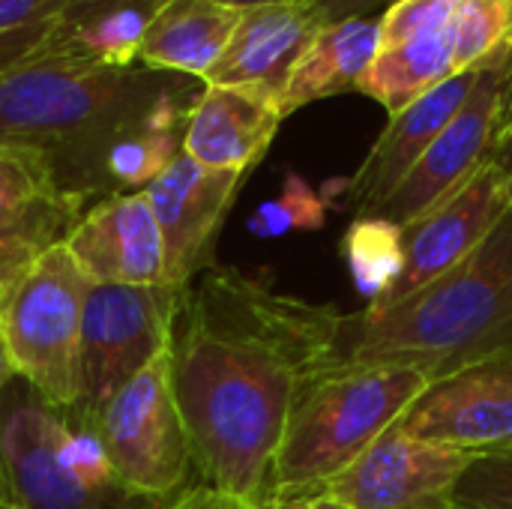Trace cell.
<instances>
[{"label":"cell","mask_w":512,"mask_h":509,"mask_svg":"<svg viewBox=\"0 0 512 509\" xmlns=\"http://www.w3.org/2000/svg\"><path fill=\"white\" fill-rule=\"evenodd\" d=\"M345 315L288 297L237 270H207L183 291L171 336V381L192 465L207 486L255 507L300 390L342 363Z\"/></svg>","instance_id":"cell-1"},{"label":"cell","mask_w":512,"mask_h":509,"mask_svg":"<svg viewBox=\"0 0 512 509\" xmlns=\"http://www.w3.org/2000/svg\"><path fill=\"white\" fill-rule=\"evenodd\" d=\"M495 354H512V207L447 276L342 327V363L405 366L429 381Z\"/></svg>","instance_id":"cell-2"},{"label":"cell","mask_w":512,"mask_h":509,"mask_svg":"<svg viewBox=\"0 0 512 509\" xmlns=\"http://www.w3.org/2000/svg\"><path fill=\"white\" fill-rule=\"evenodd\" d=\"M426 387L429 378L405 366L336 363L312 378L291 408L267 504L327 486L393 429Z\"/></svg>","instance_id":"cell-3"},{"label":"cell","mask_w":512,"mask_h":509,"mask_svg":"<svg viewBox=\"0 0 512 509\" xmlns=\"http://www.w3.org/2000/svg\"><path fill=\"white\" fill-rule=\"evenodd\" d=\"M159 87L150 69L33 54L0 72V144L39 150L60 174Z\"/></svg>","instance_id":"cell-4"},{"label":"cell","mask_w":512,"mask_h":509,"mask_svg":"<svg viewBox=\"0 0 512 509\" xmlns=\"http://www.w3.org/2000/svg\"><path fill=\"white\" fill-rule=\"evenodd\" d=\"M0 450L21 509H141L156 501L123 489L96 432L30 387L0 414Z\"/></svg>","instance_id":"cell-5"},{"label":"cell","mask_w":512,"mask_h":509,"mask_svg":"<svg viewBox=\"0 0 512 509\" xmlns=\"http://www.w3.org/2000/svg\"><path fill=\"white\" fill-rule=\"evenodd\" d=\"M93 282L63 243L39 252L0 309V339L15 375L51 408L81 405V321Z\"/></svg>","instance_id":"cell-6"},{"label":"cell","mask_w":512,"mask_h":509,"mask_svg":"<svg viewBox=\"0 0 512 509\" xmlns=\"http://www.w3.org/2000/svg\"><path fill=\"white\" fill-rule=\"evenodd\" d=\"M123 489L174 498L192 468V447L171 381V348L141 369L87 423Z\"/></svg>","instance_id":"cell-7"},{"label":"cell","mask_w":512,"mask_h":509,"mask_svg":"<svg viewBox=\"0 0 512 509\" xmlns=\"http://www.w3.org/2000/svg\"><path fill=\"white\" fill-rule=\"evenodd\" d=\"M183 291L168 285H93L81 321V405L90 423L141 369L171 348Z\"/></svg>","instance_id":"cell-8"},{"label":"cell","mask_w":512,"mask_h":509,"mask_svg":"<svg viewBox=\"0 0 512 509\" xmlns=\"http://www.w3.org/2000/svg\"><path fill=\"white\" fill-rule=\"evenodd\" d=\"M512 93V51L480 69L477 84L456 117L396 186L387 204L375 213L399 228H408L441 201L456 195L489 162H495L498 141L507 123Z\"/></svg>","instance_id":"cell-9"},{"label":"cell","mask_w":512,"mask_h":509,"mask_svg":"<svg viewBox=\"0 0 512 509\" xmlns=\"http://www.w3.org/2000/svg\"><path fill=\"white\" fill-rule=\"evenodd\" d=\"M474 456L411 438L393 426L318 492L351 509H459L456 486Z\"/></svg>","instance_id":"cell-10"},{"label":"cell","mask_w":512,"mask_h":509,"mask_svg":"<svg viewBox=\"0 0 512 509\" xmlns=\"http://www.w3.org/2000/svg\"><path fill=\"white\" fill-rule=\"evenodd\" d=\"M396 429L468 453L512 447V354H495L429 381Z\"/></svg>","instance_id":"cell-11"},{"label":"cell","mask_w":512,"mask_h":509,"mask_svg":"<svg viewBox=\"0 0 512 509\" xmlns=\"http://www.w3.org/2000/svg\"><path fill=\"white\" fill-rule=\"evenodd\" d=\"M510 207L507 171L498 162H489L456 195H450L435 210L402 228L405 270L393 291L378 306H369V312L396 306L432 285L435 279L447 276L492 234V228L504 219Z\"/></svg>","instance_id":"cell-12"},{"label":"cell","mask_w":512,"mask_h":509,"mask_svg":"<svg viewBox=\"0 0 512 509\" xmlns=\"http://www.w3.org/2000/svg\"><path fill=\"white\" fill-rule=\"evenodd\" d=\"M243 177L246 174L240 171H216L180 153L156 180L141 189L162 234L168 288L186 291L192 285L210 258V243L228 207L234 204Z\"/></svg>","instance_id":"cell-13"},{"label":"cell","mask_w":512,"mask_h":509,"mask_svg":"<svg viewBox=\"0 0 512 509\" xmlns=\"http://www.w3.org/2000/svg\"><path fill=\"white\" fill-rule=\"evenodd\" d=\"M63 246L93 285H165V252L144 192L105 195L78 216Z\"/></svg>","instance_id":"cell-14"},{"label":"cell","mask_w":512,"mask_h":509,"mask_svg":"<svg viewBox=\"0 0 512 509\" xmlns=\"http://www.w3.org/2000/svg\"><path fill=\"white\" fill-rule=\"evenodd\" d=\"M477 75L480 69L459 72L390 117L387 129L378 135L357 174L351 180H342V195L354 216H375L387 204L396 186L408 177V171L465 105L477 84Z\"/></svg>","instance_id":"cell-15"},{"label":"cell","mask_w":512,"mask_h":509,"mask_svg":"<svg viewBox=\"0 0 512 509\" xmlns=\"http://www.w3.org/2000/svg\"><path fill=\"white\" fill-rule=\"evenodd\" d=\"M324 27L315 0H279L240 9L237 30L204 84L255 87L282 99L291 69Z\"/></svg>","instance_id":"cell-16"},{"label":"cell","mask_w":512,"mask_h":509,"mask_svg":"<svg viewBox=\"0 0 512 509\" xmlns=\"http://www.w3.org/2000/svg\"><path fill=\"white\" fill-rule=\"evenodd\" d=\"M279 99L255 87L204 84L183 135V153L216 171L249 174L270 150L279 123Z\"/></svg>","instance_id":"cell-17"},{"label":"cell","mask_w":512,"mask_h":509,"mask_svg":"<svg viewBox=\"0 0 512 509\" xmlns=\"http://www.w3.org/2000/svg\"><path fill=\"white\" fill-rule=\"evenodd\" d=\"M81 204L60 186L45 153L0 144V234L48 249L66 240Z\"/></svg>","instance_id":"cell-18"},{"label":"cell","mask_w":512,"mask_h":509,"mask_svg":"<svg viewBox=\"0 0 512 509\" xmlns=\"http://www.w3.org/2000/svg\"><path fill=\"white\" fill-rule=\"evenodd\" d=\"M240 9L219 0H168L150 21L138 63L150 72H174L207 81L222 60Z\"/></svg>","instance_id":"cell-19"},{"label":"cell","mask_w":512,"mask_h":509,"mask_svg":"<svg viewBox=\"0 0 512 509\" xmlns=\"http://www.w3.org/2000/svg\"><path fill=\"white\" fill-rule=\"evenodd\" d=\"M378 48L381 18L354 15L342 21H327L291 69V78L279 99L282 117L294 114L309 102L354 93L360 78L372 66Z\"/></svg>","instance_id":"cell-20"},{"label":"cell","mask_w":512,"mask_h":509,"mask_svg":"<svg viewBox=\"0 0 512 509\" xmlns=\"http://www.w3.org/2000/svg\"><path fill=\"white\" fill-rule=\"evenodd\" d=\"M153 15L156 9L141 3L63 15L48 39L36 48V54L69 57L105 69H135Z\"/></svg>","instance_id":"cell-21"},{"label":"cell","mask_w":512,"mask_h":509,"mask_svg":"<svg viewBox=\"0 0 512 509\" xmlns=\"http://www.w3.org/2000/svg\"><path fill=\"white\" fill-rule=\"evenodd\" d=\"M453 75H459V66H456V33L450 27L435 36L411 39L399 45H381L372 66L360 78L357 93L375 99L393 117Z\"/></svg>","instance_id":"cell-22"},{"label":"cell","mask_w":512,"mask_h":509,"mask_svg":"<svg viewBox=\"0 0 512 509\" xmlns=\"http://www.w3.org/2000/svg\"><path fill=\"white\" fill-rule=\"evenodd\" d=\"M342 258L366 309L378 306L405 270L402 228L384 216H354L342 234Z\"/></svg>","instance_id":"cell-23"},{"label":"cell","mask_w":512,"mask_h":509,"mask_svg":"<svg viewBox=\"0 0 512 509\" xmlns=\"http://www.w3.org/2000/svg\"><path fill=\"white\" fill-rule=\"evenodd\" d=\"M456 66L483 69L512 51V0H456Z\"/></svg>","instance_id":"cell-24"},{"label":"cell","mask_w":512,"mask_h":509,"mask_svg":"<svg viewBox=\"0 0 512 509\" xmlns=\"http://www.w3.org/2000/svg\"><path fill=\"white\" fill-rule=\"evenodd\" d=\"M327 192H318L297 171L285 174L282 192L273 201H264L252 219L249 231L255 237H285L291 231H318L327 222Z\"/></svg>","instance_id":"cell-25"},{"label":"cell","mask_w":512,"mask_h":509,"mask_svg":"<svg viewBox=\"0 0 512 509\" xmlns=\"http://www.w3.org/2000/svg\"><path fill=\"white\" fill-rule=\"evenodd\" d=\"M459 509H512V447L477 453L456 486Z\"/></svg>","instance_id":"cell-26"},{"label":"cell","mask_w":512,"mask_h":509,"mask_svg":"<svg viewBox=\"0 0 512 509\" xmlns=\"http://www.w3.org/2000/svg\"><path fill=\"white\" fill-rule=\"evenodd\" d=\"M456 0H393L381 12V45H399L450 30Z\"/></svg>","instance_id":"cell-27"},{"label":"cell","mask_w":512,"mask_h":509,"mask_svg":"<svg viewBox=\"0 0 512 509\" xmlns=\"http://www.w3.org/2000/svg\"><path fill=\"white\" fill-rule=\"evenodd\" d=\"M69 0H0V39L51 27L63 18Z\"/></svg>","instance_id":"cell-28"},{"label":"cell","mask_w":512,"mask_h":509,"mask_svg":"<svg viewBox=\"0 0 512 509\" xmlns=\"http://www.w3.org/2000/svg\"><path fill=\"white\" fill-rule=\"evenodd\" d=\"M45 249H36L33 243H24V240H15V237H6L0 234V309L12 291V285L18 282V276L27 270V264Z\"/></svg>","instance_id":"cell-29"},{"label":"cell","mask_w":512,"mask_h":509,"mask_svg":"<svg viewBox=\"0 0 512 509\" xmlns=\"http://www.w3.org/2000/svg\"><path fill=\"white\" fill-rule=\"evenodd\" d=\"M165 509H261V507H255V504H249V501H243V498H237V495H231V492H222V489H216V486L201 483V486H192V489H183L180 495H174Z\"/></svg>","instance_id":"cell-30"},{"label":"cell","mask_w":512,"mask_h":509,"mask_svg":"<svg viewBox=\"0 0 512 509\" xmlns=\"http://www.w3.org/2000/svg\"><path fill=\"white\" fill-rule=\"evenodd\" d=\"M393 0H315L324 24L327 21H342L354 15H375L378 9H387Z\"/></svg>","instance_id":"cell-31"},{"label":"cell","mask_w":512,"mask_h":509,"mask_svg":"<svg viewBox=\"0 0 512 509\" xmlns=\"http://www.w3.org/2000/svg\"><path fill=\"white\" fill-rule=\"evenodd\" d=\"M261 509H351V507H345L342 501H336V498H330V495L315 492V495H303V498L273 501V504H267V507H261Z\"/></svg>","instance_id":"cell-32"},{"label":"cell","mask_w":512,"mask_h":509,"mask_svg":"<svg viewBox=\"0 0 512 509\" xmlns=\"http://www.w3.org/2000/svg\"><path fill=\"white\" fill-rule=\"evenodd\" d=\"M120 3H141V6H150L159 12L168 0H69L63 15H81V12H93V9H105V6H120Z\"/></svg>","instance_id":"cell-33"},{"label":"cell","mask_w":512,"mask_h":509,"mask_svg":"<svg viewBox=\"0 0 512 509\" xmlns=\"http://www.w3.org/2000/svg\"><path fill=\"white\" fill-rule=\"evenodd\" d=\"M495 162H498L504 171H510L512 168V93H510V108H507V123H504V132H501V141H498Z\"/></svg>","instance_id":"cell-34"},{"label":"cell","mask_w":512,"mask_h":509,"mask_svg":"<svg viewBox=\"0 0 512 509\" xmlns=\"http://www.w3.org/2000/svg\"><path fill=\"white\" fill-rule=\"evenodd\" d=\"M0 509H21L15 489H12V480H9V471H6V462H3V450H0Z\"/></svg>","instance_id":"cell-35"},{"label":"cell","mask_w":512,"mask_h":509,"mask_svg":"<svg viewBox=\"0 0 512 509\" xmlns=\"http://www.w3.org/2000/svg\"><path fill=\"white\" fill-rule=\"evenodd\" d=\"M15 378V369H12V363H9V354H6V348H3V339H0V393L6 390V384Z\"/></svg>","instance_id":"cell-36"},{"label":"cell","mask_w":512,"mask_h":509,"mask_svg":"<svg viewBox=\"0 0 512 509\" xmlns=\"http://www.w3.org/2000/svg\"><path fill=\"white\" fill-rule=\"evenodd\" d=\"M219 3H228L234 9H249V6H261V3H279V0H219Z\"/></svg>","instance_id":"cell-37"},{"label":"cell","mask_w":512,"mask_h":509,"mask_svg":"<svg viewBox=\"0 0 512 509\" xmlns=\"http://www.w3.org/2000/svg\"><path fill=\"white\" fill-rule=\"evenodd\" d=\"M177 495H180V492H177ZM168 501H171V498H156V501H150L147 507H141V509H165L168 507Z\"/></svg>","instance_id":"cell-38"},{"label":"cell","mask_w":512,"mask_h":509,"mask_svg":"<svg viewBox=\"0 0 512 509\" xmlns=\"http://www.w3.org/2000/svg\"><path fill=\"white\" fill-rule=\"evenodd\" d=\"M507 192H510V201H512V168L507 171Z\"/></svg>","instance_id":"cell-39"}]
</instances>
